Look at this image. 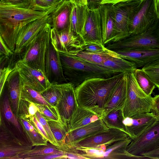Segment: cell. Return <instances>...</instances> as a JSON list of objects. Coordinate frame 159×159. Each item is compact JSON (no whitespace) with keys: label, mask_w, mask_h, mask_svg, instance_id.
Returning <instances> with one entry per match:
<instances>
[{"label":"cell","mask_w":159,"mask_h":159,"mask_svg":"<svg viewBox=\"0 0 159 159\" xmlns=\"http://www.w3.org/2000/svg\"><path fill=\"white\" fill-rule=\"evenodd\" d=\"M125 73H119L108 78H93L82 83L75 88L78 105L93 110L102 118L104 105Z\"/></svg>","instance_id":"1"},{"label":"cell","mask_w":159,"mask_h":159,"mask_svg":"<svg viewBox=\"0 0 159 159\" xmlns=\"http://www.w3.org/2000/svg\"><path fill=\"white\" fill-rule=\"evenodd\" d=\"M52 12L0 5V36L14 53L16 39L22 27Z\"/></svg>","instance_id":"2"},{"label":"cell","mask_w":159,"mask_h":159,"mask_svg":"<svg viewBox=\"0 0 159 159\" xmlns=\"http://www.w3.org/2000/svg\"><path fill=\"white\" fill-rule=\"evenodd\" d=\"M59 54L64 75L75 88L88 79L110 78L119 74L89 63L75 55L60 52Z\"/></svg>","instance_id":"3"},{"label":"cell","mask_w":159,"mask_h":159,"mask_svg":"<svg viewBox=\"0 0 159 159\" xmlns=\"http://www.w3.org/2000/svg\"><path fill=\"white\" fill-rule=\"evenodd\" d=\"M51 29L50 23L46 24L34 39L17 55L19 56L18 61L41 70L45 75V55L50 41Z\"/></svg>","instance_id":"4"},{"label":"cell","mask_w":159,"mask_h":159,"mask_svg":"<svg viewBox=\"0 0 159 159\" xmlns=\"http://www.w3.org/2000/svg\"><path fill=\"white\" fill-rule=\"evenodd\" d=\"M126 98L123 108L125 118L151 112L152 97L147 95L138 84L133 72L126 73Z\"/></svg>","instance_id":"5"},{"label":"cell","mask_w":159,"mask_h":159,"mask_svg":"<svg viewBox=\"0 0 159 159\" xmlns=\"http://www.w3.org/2000/svg\"><path fill=\"white\" fill-rule=\"evenodd\" d=\"M113 51L140 48H159V19L145 31L130 35L119 41L105 45Z\"/></svg>","instance_id":"6"},{"label":"cell","mask_w":159,"mask_h":159,"mask_svg":"<svg viewBox=\"0 0 159 159\" xmlns=\"http://www.w3.org/2000/svg\"><path fill=\"white\" fill-rule=\"evenodd\" d=\"M157 1H141L132 17L129 27L130 35L138 34L145 31L159 19Z\"/></svg>","instance_id":"7"},{"label":"cell","mask_w":159,"mask_h":159,"mask_svg":"<svg viewBox=\"0 0 159 159\" xmlns=\"http://www.w3.org/2000/svg\"><path fill=\"white\" fill-rule=\"evenodd\" d=\"M141 1L130 0L112 4L115 28L111 42L119 41L130 35L129 27L132 17Z\"/></svg>","instance_id":"8"},{"label":"cell","mask_w":159,"mask_h":159,"mask_svg":"<svg viewBox=\"0 0 159 159\" xmlns=\"http://www.w3.org/2000/svg\"><path fill=\"white\" fill-rule=\"evenodd\" d=\"M51 41L58 51L74 55L83 51L85 45L82 37L73 30L70 25L60 32L52 28Z\"/></svg>","instance_id":"9"},{"label":"cell","mask_w":159,"mask_h":159,"mask_svg":"<svg viewBox=\"0 0 159 159\" xmlns=\"http://www.w3.org/2000/svg\"><path fill=\"white\" fill-rule=\"evenodd\" d=\"M159 147V119L136 138L132 140L126 150L130 154L140 156Z\"/></svg>","instance_id":"10"},{"label":"cell","mask_w":159,"mask_h":159,"mask_svg":"<svg viewBox=\"0 0 159 159\" xmlns=\"http://www.w3.org/2000/svg\"><path fill=\"white\" fill-rule=\"evenodd\" d=\"M129 137L125 133L119 129L109 128L91 137L69 145V147L100 149L105 151L107 147L117 141Z\"/></svg>","instance_id":"11"},{"label":"cell","mask_w":159,"mask_h":159,"mask_svg":"<svg viewBox=\"0 0 159 159\" xmlns=\"http://www.w3.org/2000/svg\"><path fill=\"white\" fill-rule=\"evenodd\" d=\"M81 37L85 45L93 43L104 44L99 8L90 10L85 6Z\"/></svg>","instance_id":"12"},{"label":"cell","mask_w":159,"mask_h":159,"mask_svg":"<svg viewBox=\"0 0 159 159\" xmlns=\"http://www.w3.org/2000/svg\"><path fill=\"white\" fill-rule=\"evenodd\" d=\"M51 21L50 14H47L23 27L18 35L14 54L19 55L34 39L46 24H50Z\"/></svg>","instance_id":"13"},{"label":"cell","mask_w":159,"mask_h":159,"mask_svg":"<svg viewBox=\"0 0 159 159\" xmlns=\"http://www.w3.org/2000/svg\"><path fill=\"white\" fill-rule=\"evenodd\" d=\"M32 145L18 139L9 130H6L0 134V158L14 159L22 153L32 149Z\"/></svg>","instance_id":"14"},{"label":"cell","mask_w":159,"mask_h":159,"mask_svg":"<svg viewBox=\"0 0 159 159\" xmlns=\"http://www.w3.org/2000/svg\"><path fill=\"white\" fill-rule=\"evenodd\" d=\"M45 75L51 84L68 82L63 71L59 52L57 50L50 41L45 58Z\"/></svg>","instance_id":"15"},{"label":"cell","mask_w":159,"mask_h":159,"mask_svg":"<svg viewBox=\"0 0 159 159\" xmlns=\"http://www.w3.org/2000/svg\"><path fill=\"white\" fill-rule=\"evenodd\" d=\"M16 64L19 69L22 86L41 92L51 84L41 70L20 62L17 61Z\"/></svg>","instance_id":"16"},{"label":"cell","mask_w":159,"mask_h":159,"mask_svg":"<svg viewBox=\"0 0 159 159\" xmlns=\"http://www.w3.org/2000/svg\"><path fill=\"white\" fill-rule=\"evenodd\" d=\"M60 84L62 95L56 107L61 120L68 124L78 104L73 85L69 82Z\"/></svg>","instance_id":"17"},{"label":"cell","mask_w":159,"mask_h":159,"mask_svg":"<svg viewBox=\"0 0 159 159\" xmlns=\"http://www.w3.org/2000/svg\"><path fill=\"white\" fill-rule=\"evenodd\" d=\"M114 51L120 57L134 63L136 68L143 67L159 58V48H158Z\"/></svg>","instance_id":"18"},{"label":"cell","mask_w":159,"mask_h":159,"mask_svg":"<svg viewBox=\"0 0 159 159\" xmlns=\"http://www.w3.org/2000/svg\"><path fill=\"white\" fill-rule=\"evenodd\" d=\"M158 119L151 112L125 118L126 134L132 140L139 136Z\"/></svg>","instance_id":"19"},{"label":"cell","mask_w":159,"mask_h":159,"mask_svg":"<svg viewBox=\"0 0 159 159\" xmlns=\"http://www.w3.org/2000/svg\"><path fill=\"white\" fill-rule=\"evenodd\" d=\"M108 129L102 120L100 119L86 125L68 132L63 144H71L91 137Z\"/></svg>","instance_id":"20"},{"label":"cell","mask_w":159,"mask_h":159,"mask_svg":"<svg viewBox=\"0 0 159 159\" xmlns=\"http://www.w3.org/2000/svg\"><path fill=\"white\" fill-rule=\"evenodd\" d=\"M72 3L68 0H63L57 7L50 14L52 28L58 32L61 31L70 26V17Z\"/></svg>","instance_id":"21"},{"label":"cell","mask_w":159,"mask_h":159,"mask_svg":"<svg viewBox=\"0 0 159 159\" xmlns=\"http://www.w3.org/2000/svg\"><path fill=\"white\" fill-rule=\"evenodd\" d=\"M103 44L111 42L114 35L115 20L112 4H101L99 7Z\"/></svg>","instance_id":"22"},{"label":"cell","mask_w":159,"mask_h":159,"mask_svg":"<svg viewBox=\"0 0 159 159\" xmlns=\"http://www.w3.org/2000/svg\"><path fill=\"white\" fill-rule=\"evenodd\" d=\"M126 73L108 98L104 107L102 118L114 110L124 108L126 98Z\"/></svg>","instance_id":"23"},{"label":"cell","mask_w":159,"mask_h":159,"mask_svg":"<svg viewBox=\"0 0 159 159\" xmlns=\"http://www.w3.org/2000/svg\"><path fill=\"white\" fill-rule=\"evenodd\" d=\"M102 116L90 109L78 106L68 123V132L101 119Z\"/></svg>","instance_id":"24"},{"label":"cell","mask_w":159,"mask_h":159,"mask_svg":"<svg viewBox=\"0 0 159 159\" xmlns=\"http://www.w3.org/2000/svg\"><path fill=\"white\" fill-rule=\"evenodd\" d=\"M6 82L7 85L11 107L13 112L16 116L22 85L19 69L16 64L14 69L8 75Z\"/></svg>","instance_id":"25"},{"label":"cell","mask_w":159,"mask_h":159,"mask_svg":"<svg viewBox=\"0 0 159 159\" xmlns=\"http://www.w3.org/2000/svg\"><path fill=\"white\" fill-rule=\"evenodd\" d=\"M131 140L128 137L108 145L104 151L101 159H147L142 156L133 155L127 152L126 148Z\"/></svg>","instance_id":"26"},{"label":"cell","mask_w":159,"mask_h":159,"mask_svg":"<svg viewBox=\"0 0 159 159\" xmlns=\"http://www.w3.org/2000/svg\"><path fill=\"white\" fill-rule=\"evenodd\" d=\"M17 118L28 140L32 146L47 145L48 140L39 131L32 119L31 116H19Z\"/></svg>","instance_id":"27"},{"label":"cell","mask_w":159,"mask_h":159,"mask_svg":"<svg viewBox=\"0 0 159 159\" xmlns=\"http://www.w3.org/2000/svg\"><path fill=\"white\" fill-rule=\"evenodd\" d=\"M115 53L114 55L105 60L101 66L117 73L133 72L136 69L133 62L121 58Z\"/></svg>","instance_id":"28"},{"label":"cell","mask_w":159,"mask_h":159,"mask_svg":"<svg viewBox=\"0 0 159 159\" xmlns=\"http://www.w3.org/2000/svg\"><path fill=\"white\" fill-rule=\"evenodd\" d=\"M123 108L114 110L103 117L102 119L109 128L119 129L126 134L123 123Z\"/></svg>","instance_id":"29"},{"label":"cell","mask_w":159,"mask_h":159,"mask_svg":"<svg viewBox=\"0 0 159 159\" xmlns=\"http://www.w3.org/2000/svg\"><path fill=\"white\" fill-rule=\"evenodd\" d=\"M30 150L16 156L14 159H28L30 157L62 153L64 151L58 149L57 146L52 143L47 145L35 146Z\"/></svg>","instance_id":"30"},{"label":"cell","mask_w":159,"mask_h":159,"mask_svg":"<svg viewBox=\"0 0 159 159\" xmlns=\"http://www.w3.org/2000/svg\"><path fill=\"white\" fill-rule=\"evenodd\" d=\"M115 54L114 51L107 48L102 52L93 53L83 51L75 55L89 63L101 66L105 60Z\"/></svg>","instance_id":"31"},{"label":"cell","mask_w":159,"mask_h":159,"mask_svg":"<svg viewBox=\"0 0 159 159\" xmlns=\"http://www.w3.org/2000/svg\"><path fill=\"white\" fill-rule=\"evenodd\" d=\"M58 146L63 144L68 133V125L62 120H47Z\"/></svg>","instance_id":"32"},{"label":"cell","mask_w":159,"mask_h":159,"mask_svg":"<svg viewBox=\"0 0 159 159\" xmlns=\"http://www.w3.org/2000/svg\"><path fill=\"white\" fill-rule=\"evenodd\" d=\"M85 6H77L72 3V9L70 14V22L71 27L75 33L81 37Z\"/></svg>","instance_id":"33"},{"label":"cell","mask_w":159,"mask_h":159,"mask_svg":"<svg viewBox=\"0 0 159 159\" xmlns=\"http://www.w3.org/2000/svg\"><path fill=\"white\" fill-rule=\"evenodd\" d=\"M133 73L140 87L147 95L151 96L156 86L153 82L142 69L136 68Z\"/></svg>","instance_id":"34"},{"label":"cell","mask_w":159,"mask_h":159,"mask_svg":"<svg viewBox=\"0 0 159 159\" xmlns=\"http://www.w3.org/2000/svg\"><path fill=\"white\" fill-rule=\"evenodd\" d=\"M40 93L49 104L52 106H55L61 98L62 95L60 84H51Z\"/></svg>","instance_id":"35"},{"label":"cell","mask_w":159,"mask_h":159,"mask_svg":"<svg viewBox=\"0 0 159 159\" xmlns=\"http://www.w3.org/2000/svg\"><path fill=\"white\" fill-rule=\"evenodd\" d=\"M20 99L27 100L35 104L52 106L45 100L40 92L26 86H22Z\"/></svg>","instance_id":"36"},{"label":"cell","mask_w":159,"mask_h":159,"mask_svg":"<svg viewBox=\"0 0 159 159\" xmlns=\"http://www.w3.org/2000/svg\"><path fill=\"white\" fill-rule=\"evenodd\" d=\"M63 0H34L29 8L36 11L52 12Z\"/></svg>","instance_id":"37"},{"label":"cell","mask_w":159,"mask_h":159,"mask_svg":"<svg viewBox=\"0 0 159 159\" xmlns=\"http://www.w3.org/2000/svg\"><path fill=\"white\" fill-rule=\"evenodd\" d=\"M5 94L2 102V109L4 117L8 122L11 123L21 132L17 118L13 112L11 107L8 92Z\"/></svg>","instance_id":"38"},{"label":"cell","mask_w":159,"mask_h":159,"mask_svg":"<svg viewBox=\"0 0 159 159\" xmlns=\"http://www.w3.org/2000/svg\"><path fill=\"white\" fill-rule=\"evenodd\" d=\"M159 90V58L142 68Z\"/></svg>","instance_id":"39"},{"label":"cell","mask_w":159,"mask_h":159,"mask_svg":"<svg viewBox=\"0 0 159 159\" xmlns=\"http://www.w3.org/2000/svg\"><path fill=\"white\" fill-rule=\"evenodd\" d=\"M39 109V111L46 120H61L58 111L55 106L35 104Z\"/></svg>","instance_id":"40"},{"label":"cell","mask_w":159,"mask_h":159,"mask_svg":"<svg viewBox=\"0 0 159 159\" xmlns=\"http://www.w3.org/2000/svg\"><path fill=\"white\" fill-rule=\"evenodd\" d=\"M34 116L43 127L50 139V143L57 146L58 145L54 136L47 120L38 111Z\"/></svg>","instance_id":"41"},{"label":"cell","mask_w":159,"mask_h":159,"mask_svg":"<svg viewBox=\"0 0 159 159\" xmlns=\"http://www.w3.org/2000/svg\"><path fill=\"white\" fill-rule=\"evenodd\" d=\"M34 0H0V5L29 8Z\"/></svg>","instance_id":"42"},{"label":"cell","mask_w":159,"mask_h":159,"mask_svg":"<svg viewBox=\"0 0 159 159\" xmlns=\"http://www.w3.org/2000/svg\"><path fill=\"white\" fill-rule=\"evenodd\" d=\"M15 66L11 64L4 66L0 70V89L1 94L8 77L14 69Z\"/></svg>","instance_id":"43"},{"label":"cell","mask_w":159,"mask_h":159,"mask_svg":"<svg viewBox=\"0 0 159 159\" xmlns=\"http://www.w3.org/2000/svg\"><path fill=\"white\" fill-rule=\"evenodd\" d=\"M106 49L105 45L103 44L93 43L85 44L83 51L93 53H100L105 52Z\"/></svg>","instance_id":"44"},{"label":"cell","mask_w":159,"mask_h":159,"mask_svg":"<svg viewBox=\"0 0 159 159\" xmlns=\"http://www.w3.org/2000/svg\"><path fill=\"white\" fill-rule=\"evenodd\" d=\"M66 159L64 152L51 154L30 157L28 159Z\"/></svg>","instance_id":"45"},{"label":"cell","mask_w":159,"mask_h":159,"mask_svg":"<svg viewBox=\"0 0 159 159\" xmlns=\"http://www.w3.org/2000/svg\"><path fill=\"white\" fill-rule=\"evenodd\" d=\"M151 112L159 119V94L152 97Z\"/></svg>","instance_id":"46"},{"label":"cell","mask_w":159,"mask_h":159,"mask_svg":"<svg viewBox=\"0 0 159 159\" xmlns=\"http://www.w3.org/2000/svg\"><path fill=\"white\" fill-rule=\"evenodd\" d=\"M31 117L40 133L48 140V142H50V140L48 134L42 125L34 115L31 116Z\"/></svg>","instance_id":"47"},{"label":"cell","mask_w":159,"mask_h":159,"mask_svg":"<svg viewBox=\"0 0 159 159\" xmlns=\"http://www.w3.org/2000/svg\"><path fill=\"white\" fill-rule=\"evenodd\" d=\"M14 53L7 46L5 42L0 36V54L10 57Z\"/></svg>","instance_id":"48"},{"label":"cell","mask_w":159,"mask_h":159,"mask_svg":"<svg viewBox=\"0 0 159 159\" xmlns=\"http://www.w3.org/2000/svg\"><path fill=\"white\" fill-rule=\"evenodd\" d=\"M104 0H87L86 6L90 10L97 9L101 5L102 2Z\"/></svg>","instance_id":"49"},{"label":"cell","mask_w":159,"mask_h":159,"mask_svg":"<svg viewBox=\"0 0 159 159\" xmlns=\"http://www.w3.org/2000/svg\"><path fill=\"white\" fill-rule=\"evenodd\" d=\"M38 111H39V109L37 106L34 103L30 102L29 107V115L31 116H34Z\"/></svg>","instance_id":"50"},{"label":"cell","mask_w":159,"mask_h":159,"mask_svg":"<svg viewBox=\"0 0 159 159\" xmlns=\"http://www.w3.org/2000/svg\"><path fill=\"white\" fill-rule=\"evenodd\" d=\"M72 3L77 6L87 5V0H69Z\"/></svg>","instance_id":"51"},{"label":"cell","mask_w":159,"mask_h":159,"mask_svg":"<svg viewBox=\"0 0 159 159\" xmlns=\"http://www.w3.org/2000/svg\"><path fill=\"white\" fill-rule=\"evenodd\" d=\"M130 0H104L103 1L101 2V4L109 3L114 4L119 2H125ZM138 0L141 1L142 0Z\"/></svg>","instance_id":"52"},{"label":"cell","mask_w":159,"mask_h":159,"mask_svg":"<svg viewBox=\"0 0 159 159\" xmlns=\"http://www.w3.org/2000/svg\"><path fill=\"white\" fill-rule=\"evenodd\" d=\"M157 8L158 17L159 19V0L157 1Z\"/></svg>","instance_id":"53"},{"label":"cell","mask_w":159,"mask_h":159,"mask_svg":"<svg viewBox=\"0 0 159 159\" xmlns=\"http://www.w3.org/2000/svg\"></svg>","instance_id":"54"}]
</instances>
